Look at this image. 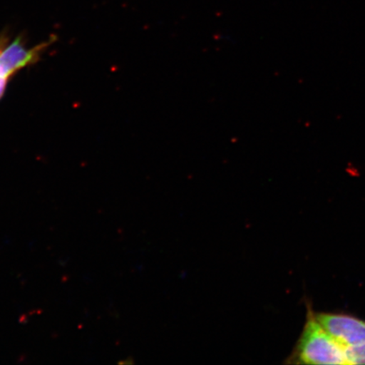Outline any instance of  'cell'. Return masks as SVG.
I'll use <instances>...</instances> for the list:
<instances>
[{
    "mask_svg": "<svg viewBox=\"0 0 365 365\" xmlns=\"http://www.w3.org/2000/svg\"><path fill=\"white\" fill-rule=\"evenodd\" d=\"M289 360L298 364H348L344 346L319 325L312 309L308 310L302 335Z\"/></svg>",
    "mask_w": 365,
    "mask_h": 365,
    "instance_id": "6da1fadb",
    "label": "cell"
},
{
    "mask_svg": "<svg viewBox=\"0 0 365 365\" xmlns=\"http://www.w3.org/2000/svg\"><path fill=\"white\" fill-rule=\"evenodd\" d=\"M314 314L319 325L345 349L365 342V322L361 319L340 314Z\"/></svg>",
    "mask_w": 365,
    "mask_h": 365,
    "instance_id": "7a4b0ae2",
    "label": "cell"
},
{
    "mask_svg": "<svg viewBox=\"0 0 365 365\" xmlns=\"http://www.w3.org/2000/svg\"><path fill=\"white\" fill-rule=\"evenodd\" d=\"M41 48L40 46L34 49H26L21 38L13 41L0 51V77L8 78L13 73L34 63L39 56Z\"/></svg>",
    "mask_w": 365,
    "mask_h": 365,
    "instance_id": "3957f363",
    "label": "cell"
},
{
    "mask_svg": "<svg viewBox=\"0 0 365 365\" xmlns=\"http://www.w3.org/2000/svg\"><path fill=\"white\" fill-rule=\"evenodd\" d=\"M345 354L348 364H365V342L346 348Z\"/></svg>",
    "mask_w": 365,
    "mask_h": 365,
    "instance_id": "277c9868",
    "label": "cell"
},
{
    "mask_svg": "<svg viewBox=\"0 0 365 365\" xmlns=\"http://www.w3.org/2000/svg\"><path fill=\"white\" fill-rule=\"evenodd\" d=\"M8 78L0 77V98H2L4 91H6Z\"/></svg>",
    "mask_w": 365,
    "mask_h": 365,
    "instance_id": "5b68a950",
    "label": "cell"
}]
</instances>
